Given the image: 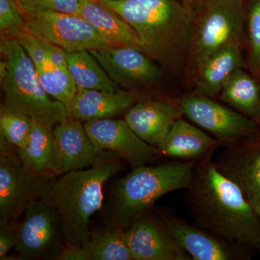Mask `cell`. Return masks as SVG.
I'll return each instance as SVG.
<instances>
[{
    "label": "cell",
    "mask_w": 260,
    "mask_h": 260,
    "mask_svg": "<svg viewBox=\"0 0 260 260\" xmlns=\"http://www.w3.org/2000/svg\"><path fill=\"white\" fill-rule=\"evenodd\" d=\"M185 198L194 225L260 253V218L239 187L212 158L197 161Z\"/></svg>",
    "instance_id": "cell-1"
},
{
    "label": "cell",
    "mask_w": 260,
    "mask_h": 260,
    "mask_svg": "<svg viewBox=\"0 0 260 260\" xmlns=\"http://www.w3.org/2000/svg\"><path fill=\"white\" fill-rule=\"evenodd\" d=\"M129 24L143 51L164 68L184 73L190 49L194 10L179 0H95Z\"/></svg>",
    "instance_id": "cell-2"
},
{
    "label": "cell",
    "mask_w": 260,
    "mask_h": 260,
    "mask_svg": "<svg viewBox=\"0 0 260 260\" xmlns=\"http://www.w3.org/2000/svg\"><path fill=\"white\" fill-rule=\"evenodd\" d=\"M121 160L104 151L91 167L56 177L43 197L59 217L65 244L83 247L88 242L90 219L102 208L104 184L120 171Z\"/></svg>",
    "instance_id": "cell-3"
},
{
    "label": "cell",
    "mask_w": 260,
    "mask_h": 260,
    "mask_svg": "<svg viewBox=\"0 0 260 260\" xmlns=\"http://www.w3.org/2000/svg\"><path fill=\"white\" fill-rule=\"evenodd\" d=\"M196 161L173 160L132 169L116 183L107 212V225L125 229L172 191L186 189Z\"/></svg>",
    "instance_id": "cell-4"
},
{
    "label": "cell",
    "mask_w": 260,
    "mask_h": 260,
    "mask_svg": "<svg viewBox=\"0 0 260 260\" xmlns=\"http://www.w3.org/2000/svg\"><path fill=\"white\" fill-rule=\"evenodd\" d=\"M0 54L5 107L51 129L70 118L64 104L47 93L35 65L16 39H1Z\"/></svg>",
    "instance_id": "cell-5"
},
{
    "label": "cell",
    "mask_w": 260,
    "mask_h": 260,
    "mask_svg": "<svg viewBox=\"0 0 260 260\" xmlns=\"http://www.w3.org/2000/svg\"><path fill=\"white\" fill-rule=\"evenodd\" d=\"M194 10L192 35L184 77L194 80L200 65L226 44L245 47L244 0H200Z\"/></svg>",
    "instance_id": "cell-6"
},
{
    "label": "cell",
    "mask_w": 260,
    "mask_h": 260,
    "mask_svg": "<svg viewBox=\"0 0 260 260\" xmlns=\"http://www.w3.org/2000/svg\"><path fill=\"white\" fill-rule=\"evenodd\" d=\"M56 177L25 167L18 148L0 135V220L17 221L30 202L42 199Z\"/></svg>",
    "instance_id": "cell-7"
},
{
    "label": "cell",
    "mask_w": 260,
    "mask_h": 260,
    "mask_svg": "<svg viewBox=\"0 0 260 260\" xmlns=\"http://www.w3.org/2000/svg\"><path fill=\"white\" fill-rule=\"evenodd\" d=\"M183 116L218 140L223 148L255 141L260 126L255 121L211 98L191 93L181 98Z\"/></svg>",
    "instance_id": "cell-8"
},
{
    "label": "cell",
    "mask_w": 260,
    "mask_h": 260,
    "mask_svg": "<svg viewBox=\"0 0 260 260\" xmlns=\"http://www.w3.org/2000/svg\"><path fill=\"white\" fill-rule=\"evenodd\" d=\"M23 15L25 31L68 52L109 47L93 25L80 15L23 13Z\"/></svg>",
    "instance_id": "cell-9"
},
{
    "label": "cell",
    "mask_w": 260,
    "mask_h": 260,
    "mask_svg": "<svg viewBox=\"0 0 260 260\" xmlns=\"http://www.w3.org/2000/svg\"><path fill=\"white\" fill-rule=\"evenodd\" d=\"M19 223V259H55L65 245L57 214L42 200L29 203Z\"/></svg>",
    "instance_id": "cell-10"
},
{
    "label": "cell",
    "mask_w": 260,
    "mask_h": 260,
    "mask_svg": "<svg viewBox=\"0 0 260 260\" xmlns=\"http://www.w3.org/2000/svg\"><path fill=\"white\" fill-rule=\"evenodd\" d=\"M173 237L194 260H247L251 251L190 225L169 208H154Z\"/></svg>",
    "instance_id": "cell-11"
},
{
    "label": "cell",
    "mask_w": 260,
    "mask_h": 260,
    "mask_svg": "<svg viewBox=\"0 0 260 260\" xmlns=\"http://www.w3.org/2000/svg\"><path fill=\"white\" fill-rule=\"evenodd\" d=\"M103 69L121 88L137 92L158 83L161 72L144 51L131 47H106L90 50Z\"/></svg>",
    "instance_id": "cell-12"
},
{
    "label": "cell",
    "mask_w": 260,
    "mask_h": 260,
    "mask_svg": "<svg viewBox=\"0 0 260 260\" xmlns=\"http://www.w3.org/2000/svg\"><path fill=\"white\" fill-rule=\"evenodd\" d=\"M124 230L134 260H192L153 208L135 218Z\"/></svg>",
    "instance_id": "cell-13"
},
{
    "label": "cell",
    "mask_w": 260,
    "mask_h": 260,
    "mask_svg": "<svg viewBox=\"0 0 260 260\" xmlns=\"http://www.w3.org/2000/svg\"><path fill=\"white\" fill-rule=\"evenodd\" d=\"M84 126L98 147L119 155L132 169L155 164L162 157L158 149L135 134L124 119H96L84 123Z\"/></svg>",
    "instance_id": "cell-14"
},
{
    "label": "cell",
    "mask_w": 260,
    "mask_h": 260,
    "mask_svg": "<svg viewBox=\"0 0 260 260\" xmlns=\"http://www.w3.org/2000/svg\"><path fill=\"white\" fill-rule=\"evenodd\" d=\"M214 162L239 187L260 218V138L224 148Z\"/></svg>",
    "instance_id": "cell-15"
},
{
    "label": "cell",
    "mask_w": 260,
    "mask_h": 260,
    "mask_svg": "<svg viewBox=\"0 0 260 260\" xmlns=\"http://www.w3.org/2000/svg\"><path fill=\"white\" fill-rule=\"evenodd\" d=\"M182 116L181 99L159 97L137 102L125 113L124 119L135 134L158 148L174 121Z\"/></svg>",
    "instance_id": "cell-16"
},
{
    "label": "cell",
    "mask_w": 260,
    "mask_h": 260,
    "mask_svg": "<svg viewBox=\"0 0 260 260\" xmlns=\"http://www.w3.org/2000/svg\"><path fill=\"white\" fill-rule=\"evenodd\" d=\"M52 132L56 145L54 174L56 177L91 167L105 151L92 141L84 123L74 117L56 124Z\"/></svg>",
    "instance_id": "cell-17"
},
{
    "label": "cell",
    "mask_w": 260,
    "mask_h": 260,
    "mask_svg": "<svg viewBox=\"0 0 260 260\" xmlns=\"http://www.w3.org/2000/svg\"><path fill=\"white\" fill-rule=\"evenodd\" d=\"M220 147L222 145L218 140L205 131L179 118L158 149L162 157L197 162L212 158Z\"/></svg>",
    "instance_id": "cell-18"
},
{
    "label": "cell",
    "mask_w": 260,
    "mask_h": 260,
    "mask_svg": "<svg viewBox=\"0 0 260 260\" xmlns=\"http://www.w3.org/2000/svg\"><path fill=\"white\" fill-rule=\"evenodd\" d=\"M138 92L124 89L115 91L77 88L73 99V117L85 123L107 119L126 112L142 100Z\"/></svg>",
    "instance_id": "cell-19"
},
{
    "label": "cell",
    "mask_w": 260,
    "mask_h": 260,
    "mask_svg": "<svg viewBox=\"0 0 260 260\" xmlns=\"http://www.w3.org/2000/svg\"><path fill=\"white\" fill-rule=\"evenodd\" d=\"M239 43L226 44L208 56L195 75L192 93L207 97L220 94L234 71L246 68L243 49Z\"/></svg>",
    "instance_id": "cell-20"
},
{
    "label": "cell",
    "mask_w": 260,
    "mask_h": 260,
    "mask_svg": "<svg viewBox=\"0 0 260 260\" xmlns=\"http://www.w3.org/2000/svg\"><path fill=\"white\" fill-rule=\"evenodd\" d=\"M78 15L93 25L109 47H131L143 51L133 28L102 3L95 0H83Z\"/></svg>",
    "instance_id": "cell-21"
},
{
    "label": "cell",
    "mask_w": 260,
    "mask_h": 260,
    "mask_svg": "<svg viewBox=\"0 0 260 260\" xmlns=\"http://www.w3.org/2000/svg\"><path fill=\"white\" fill-rule=\"evenodd\" d=\"M219 97L222 102L260 126V87L255 78L246 73L244 68L232 73Z\"/></svg>",
    "instance_id": "cell-22"
},
{
    "label": "cell",
    "mask_w": 260,
    "mask_h": 260,
    "mask_svg": "<svg viewBox=\"0 0 260 260\" xmlns=\"http://www.w3.org/2000/svg\"><path fill=\"white\" fill-rule=\"evenodd\" d=\"M68 70L77 88L115 91L121 87L114 83L88 50L67 51Z\"/></svg>",
    "instance_id": "cell-23"
},
{
    "label": "cell",
    "mask_w": 260,
    "mask_h": 260,
    "mask_svg": "<svg viewBox=\"0 0 260 260\" xmlns=\"http://www.w3.org/2000/svg\"><path fill=\"white\" fill-rule=\"evenodd\" d=\"M18 153L24 165L29 169L54 173L56 145L52 129L32 121L28 145L19 148Z\"/></svg>",
    "instance_id": "cell-24"
},
{
    "label": "cell",
    "mask_w": 260,
    "mask_h": 260,
    "mask_svg": "<svg viewBox=\"0 0 260 260\" xmlns=\"http://www.w3.org/2000/svg\"><path fill=\"white\" fill-rule=\"evenodd\" d=\"M89 260H134L130 252L124 230L107 225L105 229L90 232L83 246Z\"/></svg>",
    "instance_id": "cell-25"
},
{
    "label": "cell",
    "mask_w": 260,
    "mask_h": 260,
    "mask_svg": "<svg viewBox=\"0 0 260 260\" xmlns=\"http://www.w3.org/2000/svg\"><path fill=\"white\" fill-rule=\"evenodd\" d=\"M38 77L47 93L53 99L64 104L70 117H73L72 107L77 90V85L69 70L61 69L44 61L35 65Z\"/></svg>",
    "instance_id": "cell-26"
},
{
    "label": "cell",
    "mask_w": 260,
    "mask_h": 260,
    "mask_svg": "<svg viewBox=\"0 0 260 260\" xmlns=\"http://www.w3.org/2000/svg\"><path fill=\"white\" fill-rule=\"evenodd\" d=\"M32 120L28 116L0 106V135L15 147L23 148L28 145L31 134Z\"/></svg>",
    "instance_id": "cell-27"
},
{
    "label": "cell",
    "mask_w": 260,
    "mask_h": 260,
    "mask_svg": "<svg viewBox=\"0 0 260 260\" xmlns=\"http://www.w3.org/2000/svg\"><path fill=\"white\" fill-rule=\"evenodd\" d=\"M245 25L249 65L254 77L260 80V0H249Z\"/></svg>",
    "instance_id": "cell-28"
},
{
    "label": "cell",
    "mask_w": 260,
    "mask_h": 260,
    "mask_svg": "<svg viewBox=\"0 0 260 260\" xmlns=\"http://www.w3.org/2000/svg\"><path fill=\"white\" fill-rule=\"evenodd\" d=\"M23 13L78 14L83 0H15Z\"/></svg>",
    "instance_id": "cell-29"
},
{
    "label": "cell",
    "mask_w": 260,
    "mask_h": 260,
    "mask_svg": "<svg viewBox=\"0 0 260 260\" xmlns=\"http://www.w3.org/2000/svg\"><path fill=\"white\" fill-rule=\"evenodd\" d=\"M25 28L23 13L15 0H0L1 39H14Z\"/></svg>",
    "instance_id": "cell-30"
},
{
    "label": "cell",
    "mask_w": 260,
    "mask_h": 260,
    "mask_svg": "<svg viewBox=\"0 0 260 260\" xmlns=\"http://www.w3.org/2000/svg\"><path fill=\"white\" fill-rule=\"evenodd\" d=\"M19 44L23 48L29 57L31 59L34 65L42 64L47 60V54L40 40L37 37L23 30L19 32L14 37Z\"/></svg>",
    "instance_id": "cell-31"
},
{
    "label": "cell",
    "mask_w": 260,
    "mask_h": 260,
    "mask_svg": "<svg viewBox=\"0 0 260 260\" xmlns=\"http://www.w3.org/2000/svg\"><path fill=\"white\" fill-rule=\"evenodd\" d=\"M19 223L0 220V259H6L10 249L16 246Z\"/></svg>",
    "instance_id": "cell-32"
},
{
    "label": "cell",
    "mask_w": 260,
    "mask_h": 260,
    "mask_svg": "<svg viewBox=\"0 0 260 260\" xmlns=\"http://www.w3.org/2000/svg\"><path fill=\"white\" fill-rule=\"evenodd\" d=\"M39 40L45 50L48 60L57 68L68 70L67 51H65L62 48L51 44V43L41 40V39Z\"/></svg>",
    "instance_id": "cell-33"
},
{
    "label": "cell",
    "mask_w": 260,
    "mask_h": 260,
    "mask_svg": "<svg viewBox=\"0 0 260 260\" xmlns=\"http://www.w3.org/2000/svg\"><path fill=\"white\" fill-rule=\"evenodd\" d=\"M55 260H89L88 256L83 247L65 244Z\"/></svg>",
    "instance_id": "cell-34"
},
{
    "label": "cell",
    "mask_w": 260,
    "mask_h": 260,
    "mask_svg": "<svg viewBox=\"0 0 260 260\" xmlns=\"http://www.w3.org/2000/svg\"><path fill=\"white\" fill-rule=\"evenodd\" d=\"M199 1L200 0H182V3H184V4H185L186 6L188 7V8H191V10H193L192 5L195 3H197V5H198V3H199Z\"/></svg>",
    "instance_id": "cell-35"
}]
</instances>
